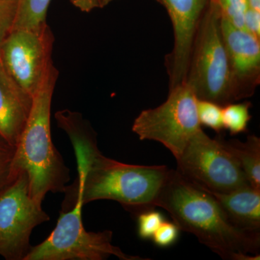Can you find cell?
<instances>
[{
    "label": "cell",
    "instance_id": "6da1fadb",
    "mask_svg": "<svg viewBox=\"0 0 260 260\" xmlns=\"http://www.w3.org/2000/svg\"><path fill=\"white\" fill-rule=\"evenodd\" d=\"M74 148L78 176L64 191L61 211L78 202L83 205L99 200H114L140 213L153 209L169 174L167 166L126 164L104 156L98 148L96 134L79 112L64 109L55 114Z\"/></svg>",
    "mask_w": 260,
    "mask_h": 260
},
{
    "label": "cell",
    "instance_id": "7a4b0ae2",
    "mask_svg": "<svg viewBox=\"0 0 260 260\" xmlns=\"http://www.w3.org/2000/svg\"><path fill=\"white\" fill-rule=\"evenodd\" d=\"M155 207L167 210L179 230L189 232L223 259H259L260 233L239 230L210 191L170 169Z\"/></svg>",
    "mask_w": 260,
    "mask_h": 260
},
{
    "label": "cell",
    "instance_id": "3957f363",
    "mask_svg": "<svg viewBox=\"0 0 260 260\" xmlns=\"http://www.w3.org/2000/svg\"><path fill=\"white\" fill-rule=\"evenodd\" d=\"M59 71L51 64L32 96L31 110L15 148L13 174L25 172L30 197L42 205L49 192L64 193L70 169L54 146L51 135V108Z\"/></svg>",
    "mask_w": 260,
    "mask_h": 260
},
{
    "label": "cell",
    "instance_id": "277c9868",
    "mask_svg": "<svg viewBox=\"0 0 260 260\" xmlns=\"http://www.w3.org/2000/svg\"><path fill=\"white\" fill-rule=\"evenodd\" d=\"M217 5L209 0L195 35L185 83L198 100L222 107L236 102Z\"/></svg>",
    "mask_w": 260,
    "mask_h": 260
},
{
    "label": "cell",
    "instance_id": "5b68a950",
    "mask_svg": "<svg viewBox=\"0 0 260 260\" xmlns=\"http://www.w3.org/2000/svg\"><path fill=\"white\" fill-rule=\"evenodd\" d=\"M80 202L60 212L55 229L41 244L32 246L24 260H104L114 256L121 260L148 259L128 255L113 245L112 231L87 232Z\"/></svg>",
    "mask_w": 260,
    "mask_h": 260
},
{
    "label": "cell",
    "instance_id": "8992f818",
    "mask_svg": "<svg viewBox=\"0 0 260 260\" xmlns=\"http://www.w3.org/2000/svg\"><path fill=\"white\" fill-rule=\"evenodd\" d=\"M198 98L187 83L169 89L167 101L141 112L133 123V133L141 140L161 143L179 158L189 140L202 129Z\"/></svg>",
    "mask_w": 260,
    "mask_h": 260
},
{
    "label": "cell",
    "instance_id": "52a82bcc",
    "mask_svg": "<svg viewBox=\"0 0 260 260\" xmlns=\"http://www.w3.org/2000/svg\"><path fill=\"white\" fill-rule=\"evenodd\" d=\"M176 160L177 172L210 192H229L250 185L220 137L212 139L203 129L189 140Z\"/></svg>",
    "mask_w": 260,
    "mask_h": 260
},
{
    "label": "cell",
    "instance_id": "ba28073f",
    "mask_svg": "<svg viewBox=\"0 0 260 260\" xmlns=\"http://www.w3.org/2000/svg\"><path fill=\"white\" fill-rule=\"evenodd\" d=\"M49 220L42 205L30 197L26 173H20L0 191V256L25 259L32 247V230Z\"/></svg>",
    "mask_w": 260,
    "mask_h": 260
},
{
    "label": "cell",
    "instance_id": "9c48e42d",
    "mask_svg": "<svg viewBox=\"0 0 260 260\" xmlns=\"http://www.w3.org/2000/svg\"><path fill=\"white\" fill-rule=\"evenodd\" d=\"M54 37L48 23L39 29H13L3 42L0 61L8 74L34 96L53 63Z\"/></svg>",
    "mask_w": 260,
    "mask_h": 260
},
{
    "label": "cell",
    "instance_id": "30bf717a",
    "mask_svg": "<svg viewBox=\"0 0 260 260\" xmlns=\"http://www.w3.org/2000/svg\"><path fill=\"white\" fill-rule=\"evenodd\" d=\"M156 1L167 9L174 29V48L165 59L172 89L185 82L195 35L209 0Z\"/></svg>",
    "mask_w": 260,
    "mask_h": 260
},
{
    "label": "cell",
    "instance_id": "8fae6325",
    "mask_svg": "<svg viewBox=\"0 0 260 260\" xmlns=\"http://www.w3.org/2000/svg\"><path fill=\"white\" fill-rule=\"evenodd\" d=\"M236 102L252 96L260 83L259 39L220 17Z\"/></svg>",
    "mask_w": 260,
    "mask_h": 260
},
{
    "label": "cell",
    "instance_id": "7c38bea8",
    "mask_svg": "<svg viewBox=\"0 0 260 260\" xmlns=\"http://www.w3.org/2000/svg\"><path fill=\"white\" fill-rule=\"evenodd\" d=\"M32 96L8 74L0 61V136L16 146L31 110Z\"/></svg>",
    "mask_w": 260,
    "mask_h": 260
},
{
    "label": "cell",
    "instance_id": "4fadbf2b",
    "mask_svg": "<svg viewBox=\"0 0 260 260\" xmlns=\"http://www.w3.org/2000/svg\"><path fill=\"white\" fill-rule=\"evenodd\" d=\"M228 219L239 230L260 233V190L251 185L229 192H211Z\"/></svg>",
    "mask_w": 260,
    "mask_h": 260
},
{
    "label": "cell",
    "instance_id": "5bb4252c",
    "mask_svg": "<svg viewBox=\"0 0 260 260\" xmlns=\"http://www.w3.org/2000/svg\"><path fill=\"white\" fill-rule=\"evenodd\" d=\"M220 138L223 146L237 160L249 184L260 190V138L249 135L245 142Z\"/></svg>",
    "mask_w": 260,
    "mask_h": 260
},
{
    "label": "cell",
    "instance_id": "9a60e30c",
    "mask_svg": "<svg viewBox=\"0 0 260 260\" xmlns=\"http://www.w3.org/2000/svg\"><path fill=\"white\" fill-rule=\"evenodd\" d=\"M51 0H17L13 29H39L47 24L48 9ZM12 29V30H13Z\"/></svg>",
    "mask_w": 260,
    "mask_h": 260
},
{
    "label": "cell",
    "instance_id": "2e32d148",
    "mask_svg": "<svg viewBox=\"0 0 260 260\" xmlns=\"http://www.w3.org/2000/svg\"><path fill=\"white\" fill-rule=\"evenodd\" d=\"M251 104L249 102L231 103L222 109L224 129L235 135L245 133L251 116L249 114Z\"/></svg>",
    "mask_w": 260,
    "mask_h": 260
},
{
    "label": "cell",
    "instance_id": "e0dca14e",
    "mask_svg": "<svg viewBox=\"0 0 260 260\" xmlns=\"http://www.w3.org/2000/svg\"><path fill=\"white\" fill-rule=\"evenodd\" d=\"M218 6L220 17L238 28L244 30V15L248 9L247 0H213Z\"/></svg>",
    "mask_w": 260,
    "mask_h": 260
},
{
    "label": "cell",
    "instance_id": "ac0fdd59",
    "mask_svg": "<svg viewBox=\"0 0 260 260\" xmlns=\"http://www.w3.org/2000/svg\"><path fill=\"white\" fill-rule=\"evenodd\" d=\"M222 109L221 106L215 103L198 100V114L200 124L220 133L224 129Z\"/></svg>",
    "mask_w": 260,
    "mask_h": 260
},
{
    "label": "cell",
    "instance_id": "d6986e66",
    "mask_svg": "<svg viewBox=\"0 0 260 260\" xmlns=\"http://www.w3.org/2000/svg\"><path fill=\"white\" fill-rule=\"evenodd\" d=\"M16 146L10 145L0 136V191L15 179L13 160Z\"/></svg>",
    "mask_w": 260,
    "mask_h": 260
},
{
    "label": "cell",
    "instance_id": "ffe728a7",
    "mask_svg": "<svg viewBox=\"0 0 260 260\" xmlns=\"http://www.w3.org/2000/svg\"><path fill=\"white\" fill-rule=\"evenodd\" d=\"M164 221L162 214L153 209L145 210L139 213L138 232L140 239L144 240L152 239L157 229Z\"/></svg>",
    "mask_w": 260,
    "mask_h": 260
},
{
    "label": "cell",
    "instance_id": "44dd1931",
    "mask_svg": "<svg viewBox=\"0 0 260 260\" xmlns=\"http://www.w3.org/2000/svg\"><path fill=\"white\" fill-rule=\"evenodd\" d=\"M17 0H0V56L3 42L13 29Z\"/></svg>",
    "mask_w": 260,
    "mask_h": 260
},
{
    "label": "cell",
    "instance_id": "7402d4cb",
    "mask_svg": "<svg viewBox=\"0 0 260 260\" xmlns=\"http://www.w3.org/2000/svg\"><path fill=\"white\" fill-rule=\"evenodd\" d=\"M179 228L174 222L164 221L152 237L154 244L159 247L173 245L179 237Z\"/></svg>",
    "mask_w": 260,
    "mask_h": 260
},
{
    "label": "cell",
    "instance_id": "603a6c76",
    "mask_svg": "<svg viewBox=\"0 0 260 260\" xmlns=\"http://www.w3.org/2000/svg\"><path fill=\"white\" fill-rule=\"evenodd\" d=\"M244 27L246 31L259 39L260 12L248 8L244 15Z\"/></svg>",
    "mask_w": 260,
    "mask_h": 260
},
{
    "label": "cell",
    "instance_id": "cb8c5ba5",
    "mask_svg": "<svg viewBox=\"0 0 260 260\" xmlns=\"http://www.w3.org/2000/svg\"><path fill=\"white\" fill-rule=\"evenodd\" d=\"M75 8L84 13H90L98 8L97 0H70Z\"/></svg>",
    "mask_w": 260,
    "mask_h": 260
},
{
    "label": "cell",
    "instance_id": "d4e9b609",
    "mask_svg": "<svg viewBox=\"0 0 260 260\" xmlns=\"http://www.w3.org/2000/svg\"><path fill=\"white\" fill-rule=\"evenodd\" d=\"M248 8L260 12V0H247Z\"/></svg>",
    "mask_w": 260,
    "mask_h": 260
},
{
    "label": "cell",
    "instance_id": "484cf974",
    "mask_svg": "<svg viewBox=\"0 0 260 260\" xmlns=\"http://www.w3.org/2000/svg\"><path fill=\"white\" fill-rule=\"evenodd\" d=\"M114 0H97L98 8H103L107 6L109 3H112Z\"/></svg>",
    "mask_w": 260,
    "mask_h": 260
}]
</instances>
